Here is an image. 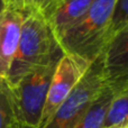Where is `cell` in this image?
<instances>
[{
    "label": "cell",
    "instance_id": "8",
    "mask_svg": "<svg viewBox=\"0 0 128 128\" xmlns=\"http://www.w3.org/2000/svg\"><path fill=\"white\" fill-rule=\"evenodd\" d=\"M94 0H56L42 15L58 40L90 9Z\"/></svg>",
    "mask_w": 128,
    "mask_h": 128
},
{
    "label": "cell",
    "instance_id": "16",
    "mask_svg": "<svg viewBox=\"0 0 128 128\" xmlns=\"http://www.w3.org/2000/svg\"><path fill=\"white\" fill-rule=\"evenodd\" d=\"M8 2H9V0H8Z\"/></svg>",
    "mask_w": 128,
    "mask_h": 128
},
{
    "label": "cell",
    "instance_id": "11",
    "mask_svg": "<svg viewBox=\"0 0 128 128\" xmlns=\"http://www.w3.org/2000/svg\"><path fill=\"white\" fill-rule=\"evenodd\" d=\"M17 122L11 100L10 88L4 79L0 78V128H11Z\"/></svg>",
    "mask_w": 128,
    "mask_h": 128
},
{
    "label": "cell",
    "instance_id": "12",
    "mask_svg": "<svg viewBox=\"0 0 128 128\" xmlns=\"http://www.w3.org/2000/svg\"><path fill=\"white\" fill-rule=\"evenodd\" d=\"M128 26V0H116L110 24V38Z\"/></svg>",
    "mask_w": 128,
    "mask_h": 128
},
{
    "label": "cell",
    "instance_id": "6",
    "mask_svg": "<svg viewBox=\"0 0 128 128\" xmlns=\"http://www.w3.org/2000/svg\"><path fill=\"white\" fill-rule=\"evenodd\" d=\"M104 83L114 93L128 86V26L114 35L104 50Z\"/></svg>",
    "mask_w": 128,
    "mask_h": 128
},
{
    "label": "cell",
    "instance_id": "1",
    "mask_svg": "<svg viewBox=\"0 0 128 128\" xmlns=\"http://www.w3.org/2000/svg\"><path fill=\"white\" fill-rule=\"evenodd\" d=\"M63 55L62 47L44 16L40 12L29 14L22 24L19 45L6 79L7 83L14 86L28 73L58 62Z\"/></svg>",
    "mask_w": 128,
    "mask_h": 128
},
{
    "label": "cell",
    "instance_id": "2",
    "mask_svg": "<svg viewBox=\"0 0 128 128\" xmlns=\"http://www.w3.org/2000/svg\"><path fill=\"white\" fill-rule=\"evenodd\" d=\"M116 0H94L86 14L58 40L64 54L90 64L110 40Z\"/></svg>",
    "mask_w": 128,
    "mask_h": 128
},
{
    "label": "cell",
    "instance_id": "13",
    "mask_svg": "<svg viewBox=\"0 0 128 128\" xmlns=\"http://www.w3.org/2000/svg\"><path fill=\"white\" fill-rule=\"evenodd\" d=\"M56 0H9V7L29 15L33 12H44Z\"/></svg>",
    "mask_w": 128,
    "mask_h": 128
},
{
    "label": "cell",
    "instance_id": "14",
    "mask_svg": "<svg viewBox=\"0 0 128 128\" xmlns=\"http://www.w3.org/2000/svg\"><path fill=\"white\" fill-rule=\"evenodd\" d=\"M8 8H9L8 0H0V15L4 14Z\"/></svg>",
    "mask_w": 128,
    "mask_h": 128
},
{
    "label": "cell",
    "instance_id": "7",
    "mask_svg": "<svg viewBox=\"0 0 128 128\" xmlns=\"http://www.w3.org/2000/svg\"><path fill=\"white\" fill-rule=\"evenodd\" d=\"M26 17L24 12L12 7L0 15V78L4 80L15 58Z\"/></svg>",
    "mask_w": 128,
    "mask_h": 128
},
{
    "label": "cell",
    "instance_id": "5",
    "mask_svg": "<svg viewBox=\"0 0 128 128\" xmlns=\"http://www.w3.org/2000/svg\"><path fill=\"white\" fill-rule=\"evenodd\" d=\"M89 65L90 64L71 55H63L56 66L53 79L51 81L40 128L44 127L48 122L58 107L70 96L73 89L82 79Z\"/></svg>",
    "mask_w": 128,
    "mask_h": 128
},
{
    "label": "cell",
    "instance_id": "9",
    "mask_svg": "<svg viewBox=\"0 0 128 128\" xmlns=\"http://www.w3.org/2000/svg\"><path fill=\"white\" fill-rule=\"evenodd\" d=\"M114 91L104 83L100 94L74 128H101L114 99Z\"/></svg>",
    "mask_w": 128,
    "mask_h": 128
},
{
    "label": "cell",
    "instance_id": "3",
    "mask_svg": "<svg viewBox=\"0 0 128 128\" xmlns=\"http://www.w3.org/2000/svg\"><path fill=\"white\" fill-rule=\"evenodd\" d=\"M58 62L42 66L25 75L14 86H9L18 124L27 128H40L48 89Z\"/></svg>",
    "mask_w": 128,
    "mask_h": 128
},
{
    "label": "cell",
    "instance_id": "4",
    "mask_svg": "<svg viewBox=\"0 0 128 128\" xmlns=\"http://www.w3.org/2000/svg\"><path fill=\"white\" fill-rule=\"evenodd\" d=\"M104 86V51L90 63L82 79L42 128H74Z\"/></svg>",
    "mask_w": 128,
    "mask_h": 128
},
{
    "label": "cell",
    "instance_id": "10",
    "mask_svg": "<svg viewBox=\"0 0 128 128\" xmlns=\"http://www.w3.org/2000/svg\"><path fill=\"white\" fill-rule=\"evenodd\" d=\"M101 128H128V86L114 94Z\"/></svg>",
    "mask_w": 128,
    "mask_h": 128
},
{
    "label": "cell",
    "instance_id": "15",
    "mask_svg": "<svg viewBox=\"0 0 128 128\" xmlns=\"http://www.w3.org/2000/svg\"><path fill=\"white\" fill-rule=\"evenodd\" d=\"M11 128H27V127H25V126H22V125H20V124H18V122H15V124L11 126Z\"/></svg>",
    "mask_w": 128,
    "mask_h": 128
}]
</instances>
